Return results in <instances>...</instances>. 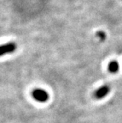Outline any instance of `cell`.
Instances as JSON below:
<instances>
[{"mask_svg":"<svg viewBox=\"0 0 122 123\" xmlns=\"http://www.w3.org/2000/svg\"><path fill=\"white\" fill-rule=\"evenodd\" d=\"M96 36H97V37L99 38V39L100 41H105L106 39V33L104 32L103 31L97 32Z\"/></svg>","mask_w":122,"mask_h":123,"instance_id":"cell-5","label":"cell"},{"mask_svg":"<svg viewBox=\"0 0 122 123\" xmlns=\"http://www.w3.org/2000/svg\"><path fill=\"white\" fill-rule=\"evenodd\" d=\"M32 97L36 101L40 102V103H44L46 102L49 99V94L47 92L41 88H37L35 89L32 93Z\"/></svg>","mask_w":122,"mask_h":123,"instance_id":"cell-1","label":"cell"},{"mask_svg":"<svg viewBox=\"0 0 122 123\" xmlns=\"http://www.w3.org/2000/svg\"><path fill=\"white\" fill-rule=\"evenodd\" d=\"M108 70L111 73H116L119 70V63L116 61H111L108 65Z\"/></svg>","mask_w":122,"mask_h":123,"instance_id":"cell-4","label":"cell"},{"mask_svg":"<svg viewBox=\"0 0 122 123\" xmlns=\"http://www.w3.org/2000/svg\"><path fill=\"white\" fill-rule=\"evenodd\" d=\"M16 49V44L13 42H10L0 45V57L7 54L13 53Z\"/></svg>","mask_w":122,"mask_h":123,"instance_id":"cell-2","label":"cell"},{"mask_svg":"<svg viewBox=\"0 0 122 123\" xmlns=\"http://www.w3.org/2000/svg\"><path fill=\"white\" fill-rule=\"evenodd\" d=\"M110 88L108 86H102L100 88H99L94 93V97L97 99H101L105 97L110 92Z\"/></svg>","mask_w":122,"mask_h":123,"instance_id":"cell-3","label":"cell"}]
</instances>
